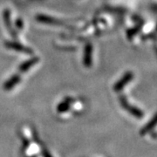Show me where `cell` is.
Segmentation results:
<instances>
[{
    "label": "cell",
    "instance_id": "cell-11",
    "mask_svg": "<svg viewBox=\"0 0 157 157\" xmlns=\"http://www.w3.org/2000/svg\"><path fill=\"white\" fill-rule=\"evenodd\" d=\"M44 155H45V157H51L50 155H49L48 153H45V154H44Z\"/></svg>",
    "mask_w": 157,
    "mask_h": 157
},
{
    "label": "cell",
    "instance_id": "cell-9",
    "mask_svg": "<svg viewBox=\"0 0 157 157\" xmlns=\"http://www.w3.org/2000/svg\"><path fill=\"white\" fill-rule=\"evenodd\" d=\"M131 74H127V75H125L122 79L121 80V81H119L117 84L115 85V86H114V90H116V91H119V90H121L122 87H123L125 85L127 84L129 80L131 79Z\"/></svg>",
    "mask_w": 157,
    "mask_h": 157
},
{
    "label": "cell",
    "instance_id": "cell-8",
    "mask_svg": "<svg viewBox=\"0 0 157 157\" xmlns=\"http://www.w3.org/2000/svg\"><path fill=\"white\" fill-rule=\"evenodd\" d=\"M4 19H5V23H6V25L8 31L10 32V33L11 34V36L15 39H17V33L15 32L12 31V28H11V22H10V11L9 10H6L4 11Z\"/></svg>",
    "mask_w": 157,
    "mask_h": 157
},
{
    "label": "cell",
    "instance_id": "cell-2",
    "mask_svg": "<svg viewBox=\"0 0 157 157\" xmlns=\"http://www.w3.org/2000/svg\"><path fill=\"white\" fill-rule=\"evenodd\" d=\"M120 101H121V105H122V107L125 108V109H127V110H128V112L130 113H132L134 116H135L136 118H141L143 116V113L142 112L139 110L138 108H136L135 107H131V106H129V104L128 103V101L127 100L124 98V97H121L120 98Z\"/></svg>",
    "mask_w": 157,
    "mask_h": 157
},
{
    "label": "cell",
    "instance_id": "cell-3",
    "mask_svg": "<svg viewBox=\"0 0 157 157\" xmlns=\"http://www.w3.org/2000/svg\"><path fill=\"white\" fill-rule=\"evenodd\" d=\"M157 125V113L155 115V117H153L151 121L147 124L146 126L140 130V135H145L147 133H149L151 131L152 129L155 128V126Z\"/></svg>",
    "mask_w": 157,
    "mask_h": 157
},
{
    "label": "cell",
    "instance_id": "cell-6",
    "mask_svg": "<svg viewBox=\"0 0 157 157\" xmlns=\"http://www.w3.org/2000/svg\"><path fill=\"white\" fill-rule=\"evenodd\" d=\"M19 81H20V76H19V74H15L8 81H6V84L4 86V87H5L6 90H10L12 87H14Z\"/></svg>",
    "mask_w": 157,
    "mask_h": 157
},
{
    "label": "cell",
    "instance_id": "cell-4",
    "mask_svg": "<svg viewBox=\"0 0 157 157\" xmlns=\"http://www.w3.org/2000/svg\"><path fill=\"white\" fill-rule=\"evenodd\" d=\"M84 55L85 66L89 67L90 66L92 65V45H90V44H87V45H86Z\"/></svg>",
    "mask_w": 157,
    "mask_h": 157
},
{
    "label": "cell",
    "instance_id": "cell-1",
    "mask_svg": "<svg viewBox=\"0 0 157 157\" xmlns=\"http://www.w3.org/2000/svg\"><path fill=\"white\" fill-rule=\"evenodd\" d=\"M5 45H6L7 48L9 49H11V50H15L17 51V52H25V53H29V54H33V50H31V48H28L25 45H21L19 43H16V42H6L5 43Z\"/></svg>",
    "mask_w": 157,
    "mask_h": 157
},
{
    "label": "cell",
    "instance_id": "cell-5",
    "mask_svg": "<svg viewBox=\"0 0 157 157\" xmlns=\"http://www.w3.org/2000/svg\"><path fill=\"white\" fill-rule=\"evenodd\" d=\"M38 61H39V58H33V59H31L28 61H25V63H23L22 65H20L19 67H18L19 72L25 73V72L28 71L29 68H31L33 66H34L35 64H37V62Z\"/></svg>",
    "mask_w": 157,
    "mask_h": 157
},
{
    "label": "cell",
    "instance_id": "cell-10",
    "mask_svg": "<svg viewBox=\"0 0 157 157\" xmlns=\"http://www.w3.org/2000/svg\"><path fill=\"white\" fill-rule=\"evenodd\" d=\"M68 109H69V104L68 103H61L58 107V111L59 113L66 112V111H67Z\"/></svg>",
    "mask_w": 157,
    "mask_h": 157
},
{
    "label": "cell",
    "instance_id": "cell-7",
    "mask_svg": "<svg viewBox=\"0 0 157 157\" xmlns=\"http://www.w3.org/2000/svg\"><path fill=\"white\" fill-rule=\"evenodd\" d=\"M37 19L39 22L46 23V24H50V25H63V23L60 22L59 20H57L53 17H48V16H45V15H39L37 16Z\"/></svg>",
    "mask_w": 157,
    "mask_h": 157
}]
</instances>
